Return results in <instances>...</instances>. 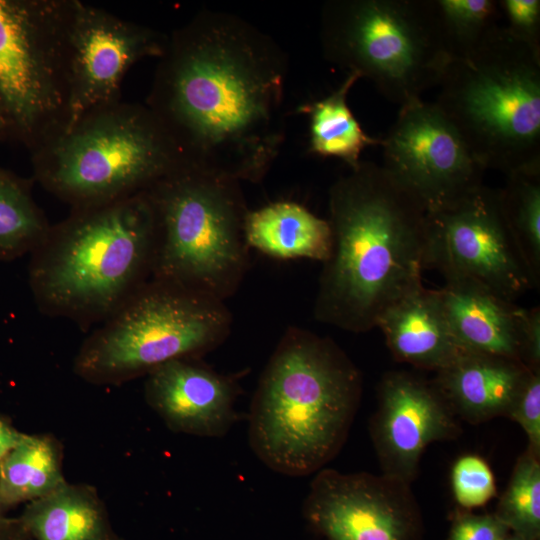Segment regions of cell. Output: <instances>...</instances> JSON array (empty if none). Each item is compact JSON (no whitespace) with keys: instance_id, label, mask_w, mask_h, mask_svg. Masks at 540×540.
<instances>
[{"instance_id":"30","label":"cell","mask_w":540,"mask_h":540,"mask_svg":"<svg viewBox=\"0 0 540 540\" xmlns=\"http://www.w3.org/2000/svg\"><path fill=\"white\" fill-rule=\"evenodd\" d=\"M506 29L533 49L540 51V1L499 0Z\"/></svg>"},{"instance_id":"28","label":"cell","mask_w":540,"mask_h":540,"mask_svg":"<svg viewBox=\"0 0 540 540\" xmlns=\"http://www.w3.org/2000/svg\"><path fill=\"white\" fill-rule=\"evenodd\" d=\"M451 483L456 502L466 510L484 506L497 492L490 466L474 454L457 459L452 468Z\"/></svg>"},{"instance_id":"23","label":"cell","mask_w":540,"mask_h":540,"mask_svg":"<svg viewBox=\"0 0 540 540\" xmlns=\"http://www.w3.org/2000/svg\"><path fill=\"white\" fill-rule=\"evenodd\" d=\"M64 481L59 453L52 440L23 434L0 461V507L36 500Z\"/></svg>"},{"instance_id":"36","label":"cell","mask_w":540,"mask_h":540,"mask_svg":"<svg viewBox=\"0 0 540 540\" xmlns=\"http://www.w3.org/2000/svg\"><path fill=\"white\" fill-rule=\"evenodd\" d=\"M9 521L8 518H5L1 513V507H0V529Z\"/></svg>"},{"instance_id":"15","label":"cell","mask_w":540,"mask_h":540,"mask_svg":"<svg viewBox=\"0 0 540 540\" xmlns=\"http://www.w3.org/2000/svg\"><path fill=\"white\" fill-rule=\"evenodd\" d=\"M377 398L369 428L382 474L411 484L426 447L460 434L458 417L433 380L408 371L384 374Z\"/></svg>"},{"instance_id":"20","label":"cell","mask_w":540,"mask_h":540,"mask_svg":"<svg viewBox=\"0 0 540 540\" xmlns=\"http://www.w3.org/2000/svg\"><path fill=\"white\" fill-rule=\"evenodd\" d=\"M244 232L249 248L275 259L305 258L324 263L330 256L328 220L294 201H276L249 210Z\"/></svg>"},{"instance_id":"2","label":"cell","mask_w":540,"mask_h":540,"mask_svg":"<svg viewBox=\"0 0 540 540\" xmlns=\"http://www.w3.org/2000/svg\"><path fill=\"white\" fill-rule=\"evenodd\" d=\"M328 211L332 245L319 275L314 318L364 333L422 286L426 211L368 161L331 185Z\"/></svg>"},{"instance_id":"18","label":"cell","mask_w":540,"mask_h":540,"mask_svg":"<svg viewBox=\"0 0 540 540\" xmlns=\"http://www.w3.org/2000/svg\"><path fill=\"white\" fill-rule=\"evenodd\" d=\"M530 371L514 359L464 351L433 382L458 418L477 424L507 416Z\"/></svg>"},{"instance_id":"10","label":"cell","mask_w":540,"mask_h":540,"mask_svg":"<svg viewBox=\"0 0 540 540\" xmlns=\"http://www.w3.org/2000/svg\"><path fill=\"white\" fill-rule=\"evenodd\" d=\"M71 0H0V126L30 154L69 123Z\"/></svg>"},{"instance_id":"6","label":"cell","mask_w":540,"mask_h":540,"mask_svg":"<svg viewBox=\"0 0 540 540\" xmlns=\"http://www.w3.org/2000/svg\"><path fill=\"white\" fill-rule=\"evenodd\" d=\"M438 86L434 104L485 170L540 164V51L500 24Z\"/></svg>"},{"instance_id":"16","label":"cell","mask_w":540,"mask_h":540,"mask_svg":"<svg viewBox=\"0 0 540 540\" xmlns=\"http://www.w3.org/2000/svg\"><path fill=\"white\" fill-rule=\"evenodd\" d=\"M149 405L176 432L221 438L238 419L239 375L222 374L200 359H176L148 374Z\"/></svg>"},{"instance_id":"33","label":"cell","mask_w":540,"mask_h":540,"mask_svg":"<svg viewBox=\"0 0 540 540\" xmlns=\"http://www.w3.org/2000/svg\"><path fill=\"white\" fill-rule=\"evenodd\" d=\"M23 434L0 419V461L18 444Z\"/></svg>"},{"instance_id":"37","label":"cell","mask_w":540,"mask_h":540,"mask_svg":"<svg viewBox=\"0 0 540 540\" xmlns=\"http://www.w3.org/2000/svg\"><path fill=\"white\" fill-rule=\"evenodd\" d=\"M4 139V136H3V131H2V128L0 126V140H3Z\"/></svg>"},{"instance_id":"4","label":"cell","mask_w":540,"mask_h":540,"mask_svg":"<svg viewBox=\"0 0 540 540\" xmlns=\"http://www.w3.org/2000/svg\"><path fill=\"white\" fill-rule=\"evenodd\" d=\"M154 218L145 191L71 209L31 251L28 283L45 315L102 323L151 279Z\"/></svg>"},{"instance_id":"22","label":"cell","mask_w":540,"mask_h":540,"mask_svg":"<svg viewBox=\"0 0 540 540\" xmlns=\"http://www.w3.org/2000/svg\"><path fill=\"white\" fill-rule=\"evenodd\" d=\"M359 79L358 74L347 73L331 94L298 108L309 119L310 152L321 157L339 158L350 169L360 163L365 148L383 143V139L364 132L347 104L348 93Z\"/></svg>"},{"instance_id":"38","label":"cell","mask_w":540,"mask_h":540,"mask_svg":"<svg viewBox=\"0 0 540 540\" xmlns=\"http://www.w3.org/2000/svg\"><path fill=\"white\" fill-rule=\"evenodd\" d=\"M121 540H123V539H121Z\"/></svg>"},{"instance_id":"24","label":"cell","mask_w":540,"mask_h":540,"mask_svg":"<svg viewBox=\"0 0 540 540\" xmlns=\"http://www.w3.org/2000/svg\"><path fill=\"white\" fill-rule=\"evenodd\" d=\"M50 226L33 199L31 181L0 167V261L30 254Z\"/></svg>"},{"instance_id":"13","label":"cell","mask_w":540,"mask_h":540,"mask_svg":"<svg viewBox=\"0 0 540 540\" xmlns=\"http://www.w3.org/2000/svg\"><path fill=\"white\" fill-rule=\"evenodd\" d=\"M302 514L326 540H423L424 523L410 484L387 475L322 468Z\"/></svg>"},{"instance_id":"14","label":"cell","mask_w":540,"mask_h":540,"mask_svg":"<svg viewBox=\"0 0 540 540\" xmlns=\"http://www.w3.org/2000/svg\"><path fill=\"white\" fill-rule=\"evenodd\" d=\"M167 38L148 26L71 0L68 126L87 111L120 100L127 72L142 59L161 57Z\"/></svg>"},{"instance_id":"26","label":"cell","mask_w":540,"mask_h":540,"mask_svg":"<svg viewBox=\"0 0 540 540\" xmlns=\"http://www.w3.org/2000/svg\"><path fill=\"white\" fill-rule=\"evenodd\" d=\"M443 40L453 59L467 56L500 25L495 0H434Z\"/></svg>"},{"instance_id":"8","label":"cell","mask_w":540,"mask_h":540,"mask_svg":"<svg viewBox=\"0 0 540 540\" xmlns=\"http://www.w3.org/2000/svg\"><path fill=\"white\" fill-rule=\"evenodd\" d=\"M320 41L329 62L400 106L438 85L451 61L434 0L328 1Z\"/></svg>"},{"instance_id":"11","label":"cell","mask_w":540,"mask_h":540,"mask_svg":"<svg viewBox=\"0 0 540 540\" xmlns=\"http://www.w3.org/2000/svg\"><path fill=\"white\" fill-rule=\"evenodd\" d=\"M424 269L470 279L514 301L539 286L506 222L499 189L481 185L426 212Z\"/></svg>"},{"instance_id":"3","label":"cell","mask_w":540,"mask_h":540,"mask_svg":"<svg viewBox=\"0 0 540 540\" xmlns=\"http://www.w3.org/2000/svg\"><path fill=\"white\" fill-rule=\"evenodd\" d=\"M361 394L362 375L335 341L289 326L252 397L249 445L277 473H316L343 447Z\"/></svg>"},{"instance_id":"17","label":"cell","mask_w":540,"mask_h":540,"mask_svg":"<svg viewBox=\"0 0 540 540\" xmlns=\"http://www.w3.org/2000/svg\"><path fill=\"white\" fill-rule=\"evenodd\" d=\"M438 292L453 335L464 351L523 363L527 308L470 279L445 280Z\"/></svg>"},{"instance_id":"5","label":"cell","mask_w":540,"mask_h":540,"mask_svg":"<svg viewBox=\"0 0 540 540\" xmlns=\"http://www.w3.org/2000/svg\"><path fill=\"white\" fill-rule=\"evenodd\" d=\"M33 180L70 206H99L146 191L186 164L146 104L95 107L31 154Z\"/></svg>"},{"instance_id":"7","label":"cell","mask_w":540,"mask_h":540,"mask_svg":"<svg viewBox=\"0 0 540 540\" xmlns=\"http://www.w3.org/2000/svg\"><path fill=\"white\" fill-rule=\"evenodd\" d=\"M145 193L155 229L151 279L232 297L250 267L240 182L184 164Z\"/></svg>"},{"instance_id":"19","label":"cell","mask_w":540,"mask_h":540,"mask_svg":"<svg viewBox=\"0 0 540 540\" xmlns=\"http://www.w3.org/2000/svg\"><path fill=\"white\" fill-rule=\"evenodd\" d=\"M376 327L397 361L419 369L437 372L464 352L453 335L438 290L423 285L388 308Z\"/></svg>"},{"instance_id":"21","label":"cell","mask_w":540,"mask_h":540,"mask_svg":"<svg viewBox=\"0 0 540 540\" xmlns=\"http://www.w3.org/2000/svg\"><path fill=\"white\" fill-rule=\"evenodd\" d=\"M19 521L34 540H121L95 491L64 481L30 501Z\"/></svg>"},{"instance_id":"35","label":"cell","mask_w":540,"mask_h":540,"mask_svg":"<svg viewBox=\"0 0 540 540\" xmlns=\"http://www.w3.org/2000/svg\"><path fill=\"white\" fill-rule=\"evenodd\" d=\"M498 540H525V539L510 532L509 534L501 537Z\"/></svg>"},{"instance_id":"34","label":"cell","mask_w":540,"mask_h":540,"mask_svg":"<svg viewBox=\"0 0 540 540\" xmlns=\"http://www.w3.org/2000/svg\"><path fill=\"white\" fill-rule=\"evenodd\" d=\"M28 535L24 531L19 519L9 521L0 529V540H26Z\"/></svg>"},{"instance_id":"1","label":"cell","mask_w":540,"mask_h":540,"mask_svg":"<svg viewBox=\"0 0 540 540\" xmlns=\"http://www.w3.org/2000/svg\"><path fill=\"white\" fill-rule=\"evenodd\" d=\"M146 105L187 165L258 183L285 139L287 60L266 33L203 10L167 38Z\"/></svg>"},{"instance_id":"32","label":"cell","mask_w":540,"mask_h":540,"mask_svg":"<svg viewBox=\"0 0 540 540\" xmlns=\"http://www.w3.org/2000/svg\"><path fill=\"white\" fill-rule=\"evenodd\" d=\"M523 363L533 371H540V309L527 308Z\"/></svg>"},{"instance_id":"12","label":"cell","mask_w":540,"mask_h":540,"mask_svg":"<svg viewBox=\"0 0 540 540\" xmlns=\"http://www.w3.org/2000/svg\"><path fill=\"white\" fill-rule=\"evenodd\" d=\"M382 147L384 170L426 212L448 206L483 184L485 168L434 103L417 99L400 106Z\"/></svg>"},{"instance_id":"9","label":"cell","mask_w":540,"mask_h":540,"mask_svg":"<svg viewBox=\"0 0 540 540\" xmlns=\"http://www.w3.org/2000/svg\"><path fill=\"white\" fill-rule=\"evenodd\" d=\"M226 303L150 279L83 342L75 371L111 382L148 374L176 359H200L231 334Z\"/></svg>"},{"instance_id":"25","label":"cell","mask_w":540,"mask_h":540,"mask_svg":"<svg viewBox=\"0 0 540 540\" xmlns=\"http://www.w3.org/2000/svg\"><path fill=\"white\" fill-rule=\"evenodd\" d=\"M507 176L500 191L502 210L530 271L540 283V164Z\"/></svg>"},{"instance_id":"31","label":"cell","mask_w":540,"mask_h":540,"mask_svg":"<svg viewBox=\"0 0 540 540\" xmlns=\"http://www.w3.org/2000/svg\"><path fill=\"white\" fill-rule=\"evenodd\" d=\"M509 533L494 513L477 515L462 511L453 518L448 540H498Z\"/></svg>"},{"instance_id":"27","label":"cell","mask_w":540,"mask_h":540,"mask_svg":"<svg viewBox=\"0 0 540 540\" xmlns=\"http://www.w3.org/2000/svg\"><path fill=\"white\" fill-rule=\"evenodd\" d=\"M494 515L511 533L525 540L540 539V462L526 450L518 458Z\"/></svg>"},{"instance_id":"29","label":"cell","mask_w":540,"mask_h":540,"mask_svg":"<svg viewBox=\"0 0 540 540\" xmlns=\"http://www.w3.org/2000/svg\"><path fill=\"white\" fill-rule=\"evenodd\" d=\"M507 417L516 421L528 438L527 450L540 457V371H530Z\"/></svg>"}]
</instances>
